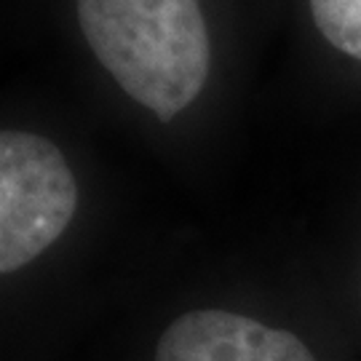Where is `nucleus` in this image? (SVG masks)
<instances>
[{
    "label": "nucleus",
    "instance_id": "obj_4",
    "mask_svg": "<svg viewBox=\"0 0 361 361\" xmlns=\"http://www.w3.org/2000/svg\"><path fill=\"white\" fill-rule=\"evenodd\" d=\"M310 11L324 38L361 62V0H310Z\"/></svg>",
    "mask_w": 361,
    "mask_h": 361
},
{
    "label": "nucleus",
    "instance_id": "obj_2",
    "mask_svg": "<svg viewBox=\"0 0 361 361\" xmlns=\"http://www.w3.org/2000/svg\"><path fill=\"white\" fill-rule=\"evenodd\" d=\"M78 209V180L62 147L35 131L0 129V273L38 259Z\"/></svg>",
    "mask_w": 361,
    "mask_h": 361
},
{
    "label": "nucleus",
    "instance_id": "obj_1",
    "mask_svg": "<svg viewBox=\"0 0 361 361\" xmlns=\"http://www.w3.org/2000/svg\"><path fill=\"white\" fill-rule=\"evenodd\" d=\"M75 13L94 59L158 121L204 91L212 43L198 0H75Z\"/></svg>",
    "mask_w": 361,
    "mask_h": 361
},
{
    "label": "nucleus",
    "instance_id": "obj_3",
    "mask_svg": "<svg viewBox=\"0 0 361 361\" xmlns=\"http://www.w3.org/2000/svg\"><path fill=\"white\" fill-rule=\"evenodd\" d=\"M155 361H316L286 329L231 310H190L169 324Z\"/></svg>",
    "mask_w": 361,
    "mask_h": 361
}]
</instances>
